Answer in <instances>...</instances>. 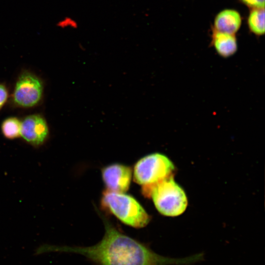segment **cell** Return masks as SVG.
I'll use <instances>...</instances> for the list:
<instances>
[{"label": "cell", "instance_id": "1", "mask_svg": "<svg viewBox=\"0 0 265 265\" xmlns=\"http://www.w3.org/2000/svg\"><path fill=\"white\" fill-rule=\"evenodd\" d=\"M105 232L102 239L91 246L42 244L37 253H76L84 256L95 265H168L189 263L190 258L174 259L159 255L147 245L120 232L103 217Z\"/></svg>", "mask_w": 265, "mask_h": 265}, {"label": "cell", "instance_id": "2", "mask_svg": "<svg viewBox=\"0 0 265 265\" xmlns=\"http://www.w3.org/2000/svg\"><path fill=\"white\" fill-rule=\"evenodd\" d=\"M141 190L144 196L152 199L156 209L164 215H179L187 207L186 195L173 176L153 185L142 186Z\"/></svg>", "mask_w": 265, "mask_h": 265}, {"label": "cell", "instance_id": "3", "mask_svg": "<svg viewBox=\"0 0 265 265\" xmlns=\"http://www.w3.org/2000/svg\"><path fill=\"white\" fill-rule=\"evenodd\" d=\"M102 204L122 222L136 228L146 226L150 216L133 197L123 193L106 190Z\"/></svg>", "mask_w": 265, "mask_h": 265}, {"label": "cell", "instance_id": "4", "mask_svg": "<svg viewBox=\"0 0 265 265\" xmlns=\"http://www.w3.org/2000/svg\"><path fill=\"white\" fill-rule=\"evenodd\" d=\"M175 167L165 155L153 153L138 160L133 168V180L142 186L156 184L172 176Z\"/></svg>", "mask_w": 265, "mask_h": 265}, {"label": "cell", "instance_id": "5", "mask_svg": "<svg viewBox=\"0 0 265 265\" xmlns=\"http://www.w3.org/2000/svg\"><path fill=\"white\" fill-rule=\"evenodd\" d=\"M43 94V84L36 75L24 71L19 76L14 89L12 99L18 106L29 108L37 105Z\"/></svg>", "mask_w": 265, "mask_h": 265}, {"label": "cell", "instance_id": "6", "mask_svg": "<svg viewBox=\"0 0 265 265\" xmlns=\"http://www.w3.org/2000/svg\"><path fill=\"white\" fill-rule=\"evenodd\" d=\"M49 135L47 122L41 115L30 114L21 121V136L31 145H42L47 140Z\"/></svg>", "mask_w": 265, "mask_h": 265}, {"label": "cell", "instance_id": "7", "mask_svg": "<svg viewBox=\"0 0 265 265\" xmlns=\"http://www.w3.org/2000/svg\"><path fill=\"white\" fill-rule=\"evenodd\" d=\"M132 175L131 168L128 166L114 163L102 170V176L107 190L124 193L129 188Z\"/></svg>", "mask_w": 265, "mask_h": 265}, {"label": "cell", "instance_id": "8", "mask_svg": "<svg viewBox=\"0 0 265 265\" xmlns=\"http://www.w3.org/2000/svg\"><path fill=\"white\" fill-rule=\"evenodd\" d=\"M242 18L240 13L233 9H225L215 17L212 28L222 32L235 34L240 28Z\"/></svg>", "mask_w": 265, "mask_h": 265}, {"label": "cell", "instance_id": "9", "mask_svg": "<svg viewBox=\"0 0 265 265\" xmlns=\"http://www.w3.org/2000/svg\"><path fill=\"white\" fill-rule=\"evenodd\" d=\"M211 44L218 55L223 57L231 56L238 49L235 34L219 32L212 28Z\"/></svg>", "mask_w": 265, "mask_h": 265}, {"label": "cell", "instance_id": "10", "mask_svg": "<svg viewBox=\"0 0 265 265\" xmlns=\"http://www.w3.org/2000/svg\"><path fill=\"white\" fill-rule=\"evenodd\" d=\"M249 30L257 36L265 34V8L250 9L247 18Z\"/></svg>", "mask_w": 265, "mask_h": 265}, {"label": "cell", "instance_id": "11", "mask_svg": "<svg viewBox=\"0 0 265 265\" xmlns=\"http://www.w3.org/2000/svg\"><path fill=\"white\" fill-rule=\"evenodd\" d=\"M21 121L17 117H10L4 119L1 125L3 136L9 139H14L21 136Z\"/></svg>", "mask_w": 265, "mask_h": 265}, {"label": "cell", "instance_id": "12", "mask_svg": "<svg viewBox=\"0 0 265 265\" xmlns=\"http://www.w3.org/2000/svg\"><path fill=\"white\" fill-rule=\"evenodd\" d=\"M56 26L62 29H76L79 27V23L74 18L67 16L58 20Z\"/></svg>", "mask_w": 265, "mask_h": 265}, {"label": "cell", "instance_id": "13", "mask_svg": "<svg viewBox=\"0 0 265 265\" xmlns=\"http://www.w3.org/2000/svg\"><path fill=\"white\" fill-rule=\"evenodd\" d=\"M250 9L265 8V0H238Z\"/></svg>", "mask_w": 265, "mask_h": 265}, {"label": "cell", "instance_id": "14", "mask_svg": "<svg viewBox=\"0 0 265 265\" xmlns=\"http://www.w3.org/2000/svg\"><path fill=\"white\" fill-rule=\"evenodd\" d=\"M8 97V90L5 85L0 83V110L5 104Z\"/></svg>", "mask_w": 265, "mask_h": 265}]
</instances>
